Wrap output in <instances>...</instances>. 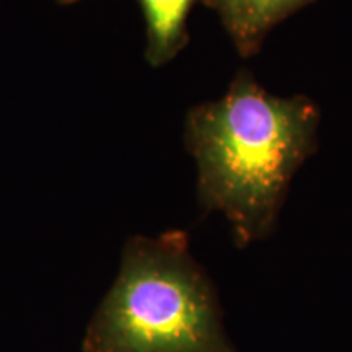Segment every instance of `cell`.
<instances>
[{
	"label": "cell",
	"mask_w": 352,
	"mask_h": 352,
	"mask_svg": "<svg viewBox=\"0 0 352 352\" xmlns=\"http://www.w3.org/2000/svg\"><path fill=\"white\" fill-rule=\"evenodd\" d=\"M320 108L303 95H272L246 70L226 95L189 111L184 139L197 166V199L223 214L240 245L261 240L290 182L318 145Z\"/></svg>",
	"instance_id": "1"
},
{
	"label": "cell",
	"mask_w": 352,
	"mask_h": 352,
	"mask_svg": "<svg viewBox=\"0 0 352 352\" xmlns=\"http://www.w3.org/2000/svg\"><path fill=\"white\" fill-rule=\"evenodd\" d=\"M83 352H233L208 276L183 232L134 236L96 308Z\"/></svg>",
	"instance_id": "2"
},
{
	"label": "cell",
	"mask_w": 352,
	"mask_h": 352,
	"mask_svg": "<svg viewBox=\"0 0 352 352\" xmlns=\"http://www.w3.org/2000/svg\"><path fill=\"white\" fill-rule=\"evenodd\" d=\"M315 0H204L217 13L220 23L230 36L240 56L253 57L264 39L294 13Z\"/></svg>",
	"instance_id": "3"
},
{
	"label": "cell",
	"mask_w": 352,
	"mask_h": 352,
	"mask_svg": "<svg viewBox=\"0 0 352 352\" xmlns=\"http://www.w3.org/2000/svg\"><path fill=\"white\" fill-rule=\"evenodd\" d=\"M147 28L145 59L153 67L173 60L188 43L186 21L192 0H139Z\"/></svg>",
	"instance_id": "4"
},
{
	"label": "cell",
	"mask_w": 352,
	"mask_h": 352,
	"mask_svg": "<svg viewBox=\"0 0 352 352\" xmlns=\"http://www.w3.org/2000/svg\"><path fill=\"white\" fill-rule=\"evenodd\" d=\"M59 3H74V2H78V0H57Z\"/></svg>",
	"instance_id": "5"
}]
</instances>
